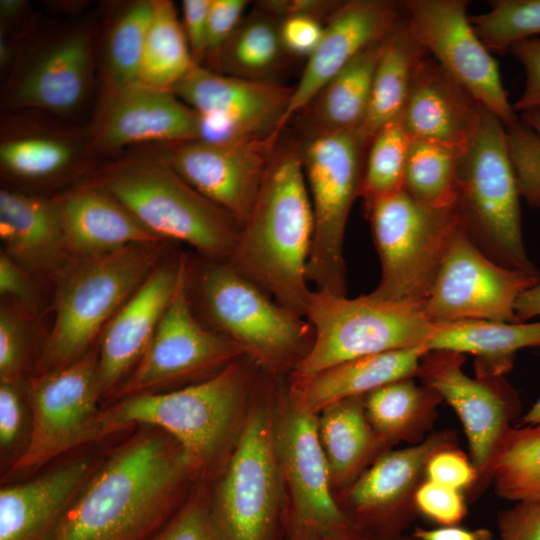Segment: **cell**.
Wrapping results in <instances>:
<instances>
[{"label": "cell", "mask_w": 540, "mask_h": 540, "mask_svg": "<svg viewBox=\"0 0 540 540\" xmlns=\"http://www.w3.org/2000/svg\"><path fill=\"white\" fill-rule=\"evenodd\" d=\"M490 9L470 17L485 46L505 52L517 42L540 34V0H495Z\"/></svg>", "instance_id": "60d3db41"}, {"label": "cell", "mask_w": 540, "mask_h": 540, "mask_svg": "<svg viewBox=\"0 0 540 540\" xmlns=\"http://www.w3.org/2000/svg\"><path fill=\"white\" fill-rule=\"evenodd\" d=\"M409 145L401 117L386 123L372 136L360 193L365 205L403 190Z\"/></svg>", "instance_id": "f35d334b"}, {"label": "cell", "mask_w": 540, "mask_h": 540, "mask_svg": "<svg viewBox=\"0 0 540 540\" xmlns=\"http://www.w3.org/2000/svg\"><path fill=\"white\" fill-rule=\"evenodd\" d=\"M523 425H539L540 424V399L533 404L530 410L522 417Z\"/></svg>", "instance_id": "91938a15"}, {"label": "cell", "mask_w": 540, "mask_h": 540, "mask_svg": "<svg viewBox=\"0 0 540 540\" xmlns=\"http://www.w3.org/2000/svg\"><path fill=\"white\" fill-rule=\"evenodd\" d=\"M146 540H219L203 489L186 497L169 520Z\"/></svg>", "instance_id": "ee69618b"}, {"label": "cell", "mask_w": 540, "mask_h": 540, "mask_svg": "<svg viewBox=\"0 0 540 540\" xmlns=\"http://www.w3.org/2000/svg\"><path fill=\"white\" fill-rule=\"evenodd\" d=\"M198 115L170 90L137 83L108 93L93 145L111 150L143 142L197 141Z\"/></svg>", "instance_id": "603a6c76"}, {"label": "cell", "mask_w": 540, "mask_h": 540, "mask_svg": "<svg viewBox=\"0 0 540 540\" xmlns=\"http://www.w3.org/2000/svg\"><path fill=\"white\" fill-rule=\"evenodd\" d=\"M540 283V273L505 267L470 238L461 218L422 307L435 324L460 320L520 322V295Z\"/></svg>", "instance_id": "5bb4252c"}, {"label": "cell", "mask_w": 540, "mask_h": 540, "mask_svg": "<svg viewBox=\"0 0 540 540\" xmlns=\"http://www.w3.org/2000/svg\"><path fill=\"white\" fill-rule=\"evenodd\" d=\"M430 351H452L475 356L477 377H499L513 365L516 352L540 346V321L510 323L460 320L435 324L425 344Z\"/></svg>", "instance_id": "f546056e"}, {"label": "cell", "mask_w": 540, "mask_h": 540, "mask_svg": "<svg viewBox=\"0 0 540 540\" xmlns=\"http://www.w3.org/2000/svg\"><path fill=\"white\" fill-rule=\"evenodd\" d=\"M416 512L438 526L459 525L467 514L461 491L424 479L414 494Z\"/></svg>", "instance_id": "7dc6e473"}, {"label": "cell", "mask_w": 540, "mask_h": 540, "mask_svg": "<svg viewBox=\"0 0 540 540\" xmlns=\"http://www.w3.org/2000/svg\"><path fill=\"white\" fill-rule=\"evenodd\" d=\"M305 318L313 329V342L292 378L373 354L425 345L435 328L422 304L381 300L370 294L347 298L323 290H311Z\"/></svg>", "instance_id": "8992f818"}, {"label": "cell", "mask_w": 540, "mask_h": 540, "mask_svg": "<svg viewBox=\"0 0 540 540\" xmlns=\"http://www.w3.org/2000/svg\"><path fill=\"white\" fill-rule=\"evenodd\" d=\"M22 2L15 0H2L0 2L1 15L4 17H12L21 9Z\"/></svg>", "instance_id": "94428289"}, {"label": "cell", "mask_w": 540, "mask_h": 540, "mask_svg": "<svg viewBox=\"0 0 540 540\" xmlns=\"http://www.w3.org/2000/svg\"><path fill=\"white\" fill-rule=\"evenodd\" d=\"M167 241L74 258L55 280L54 321L35 373L81 358L118 310L164 259Z\"/></svg>", "instance_id": "277c9868"}, {"label": "cell", "mask_w": 540, "mask_h": 540, "mask_svg": "<svg viewBox=\"0 0 540 540\" xmlns=\"http://www.w3.org/2000/svg\"><path fill=\"white\" fill-rule=\"evenodd\" d=\"M189 281L188 259L151 343L130 375L111 394L110 403L180 382L205 380L247 356L239 344L196 318Z\"/></svg>", "instance_id": "4fadbf2b"}, {"label": "cell", "mask_w": 540, "mask_h": 540, "mask_svg": "<svg viewBox=\"0 0 540 540\" xmlns=\"http://www.w3.org/2000/svg\"><path fill=\"white\" fill-rule=\"evenodd\" d=\"M30 317L18 306L2 303L0 310V381L21 383L28 358Z\"/></svg>", "instance_id": "f6af8a7d"}, {"label": "cell", "mask_w": 540, "mask_h": 540, "mask_svg": "<svg viewBox=\"0 0 540 540\" xmlns=\"http://www.w3.org/2000/svg\"><path fill=\"white\" fill-rule=\"evenodd\" d=\"M401 18L398 5L384 0H353L340 4L325 26L322 39L308 57L280 125L308 107L320 91L356 56L382 42Z\"/></svg>", "instance_id": "7402d4cb"}, {"label": "cell", "mask_w": 540, "mask_h": 540, "mask_svg": "<svg viewBox=\"0 0 540 540\" xmlns=\"http://www.w3.org/2000/svg\"><path fill=\"white\" fill-rule=\"evenodd\" d=\"M458 211L472 241L493 261L539 273L523 242L520 191L508 158L502 122L483 109L459 161Z\"/></svg>", "instance_id": "ba28073f"}, {"label": "cell", "mask_w": 540, "mask_h": 540, "mask_svg": "<svg viewBox=\"0 0 540 540\" xmlns=\"http://www.w3.org/2000/svg\"><path fill=\"white\" fill-rule=\"evenodd\" d=\"M30 411V435L11 475L32 474L60 455L104 436L98 345L76 361L35 373L24 387Z\"/></svg>", "instance_id": "7c38bea8"}, {"label": "cell", "mask_w": 540, "mask_h": 540, "mask_svg": "<svg viewBox=\"0 0 540 540\" xmlns=\"http://www.w3.org/2000/svg\"><path fill=\"white\" fill-rule=\"evenodd\" d=\"M4 252L31 274L54 281L70 264L60 201L15 191L0 192Z\"/></svg>", "instance_id": "484cf974"}, {"label": "cell", "mask_w": 540, "mask_h": 540, "mask_svg": "<svg viewBox=\"0 0 540 540\" xmlns=\"http://www.w3.org/2000/svg\"><path fill=\"white\" fill-rule=\"evenodd\" d=\"M396 540H417V539L414 538L412 535H402L399 538H397Z\"/></svg>", "instance_id": "be15d7a7"}, {"label": "cell", "mask_w": 540, "mask_h": 540, "mask_svg": "<svg viewBox=\"0 0 540 540\" xmlns=\"http://www.w3.org/2000/svg\"><path fill=\"white\" fill-rule=\"evenodd\" d=\"M59 201L67 247L74 258L101 255L133 244L164 241L96 186L80 189Z\"/></svg>", "instance_id": "83f0119b"}, {"label": "cell", "mask_w": 540, "mask_h": 540, "mask_svg": "<svg viewBox=\"0 0 540 540\" xmlns=\"http://www.w3.org/2000/svg\"><path fill=\"white\" fill-rule=\"evenodd\" d=\"M484 107L432 57L418 66L401 114L410 139L434 142L462 156Z\"/></svg>", "instance_id": "cb8c5ba5"}, {"label": "cell", "mask_w": 540, "mask_h": 540, "mask_svg": "<svg viewBox=\"0 0 540 540\" xmlns=\"http://www.w3.org/2000/svg\"><path fill=\"white\" fill-rule=\"evenodd\" d=\"M100 461L81 455L0 491V540H53L76 495Z\"/></svg>", "instance_id": "d4e9b609"}, {"label": "cell", "mask_w": 540, "mask_h": 540, "mask_svg": "<svg viewBox=\"0 0 540 540\" xmlns=\"http://www.w3.org/2000/svg\"><path fill=\"white\" fill-rule=\"evenodd\" d=\"M508 158L527 204L540 208V133L521 116L503 125Z\"/></svg>", "instance_id": "7bdbcfd3"}, {"label": "cell", "mask_w": 540, "mask_h": 540, "mask_svg": "<svg viewBox=\"0 0 540 540\" xmlns=\"http://www.w3.org/2000/svg\"><path fill=\"white\" fill-rule=\"evenodd\" d=\"M276 140L175 144L164 157L193 189L243 225L274 154Z\"/></svg>", "instance_id": "ffe728a7"}, {"label": "cell", "mask_w": 540, "mask_h": 540, "mask_svg": "<svg viewBox=\"0 0 540 540\" xmlns=\"http://www.w3.org/2000/svg\"><path fill=\"white\" fill-rule=\"evenodd\" d=\"M154 0L129 4L111 25L105 45V78L108 93L139 82Z\"/></svg>", "instance_id": "74e56055"}, {"label": "cell", "mask_w": 540, "mask_h": 540, "mask_svg": "<svg viewBox=\"0 0 540 540\" xmlns=\"http://www.w3.org/2000/svg\"><path fill=\"white\" fill-rule=\"evenodd\" d=\"M314 217L302 154H273L256 199L226 260L277 303L305 317Z\"/></svg>", "instance_id": "7a4b0ae2"}, {"label": "cell", "mask_w": 540, "mask_h": 540, "mask_svg": "<svg viewBox=\"0 0 540 540\" xmlns=\"http://www.w3.org/2000/svg\"><path fill=\"white\" fill-rule=\"evenodd\" d=\"M284 540H382L352 521L336 525L290 526Z\"/></svg>", "instance_id": "11a10c76"}, {"label": "cell", "mask_w": 540, "mask_h": 540, "mask_svg": "<svg viewBox=\"0 0 540 540\" xmlns=\"http://www.w3.org/2000/svg\"><path fill=\"white\" fill-rule=\"evenodd\" d=\"M463 362L464 354L430 351L423 357L416 376L458 415L467 437L470 461L480 476L488 473L494 454L510 429L509 421L518 410L519 400L499 377L467 376L462 370Z\"/></svg>", "instance_id": "ac0fdd59"}, {"label": "cell", "mask_w": 540, "mask_h": 540, "mask_svg": "<svg viewBox=\"0 0 540 540\" xmlns=\"http://www.w3.org/2000/svg\"><path fill=\"white\" fill-rule=\"evenodd\" d=\"M28 401L21 383L0 381V451L6 460L29 439ZM25 450V449H24ZM23 453V452H22Z\"/></svg>", "instance_id": "bcb514c9"}, {"label": "cell", "mask_w": 540, "mask_h": 540, "mask_svg": "<svg viewBox=\"0 0 540 540\" xmlns=\"http://www.w3.org/2000/svg\"><path fill=\"white\" fill-rule=\"evenodd\" d=\"M521 117L540 133V108L523 112Z\"/></svg>", "instance_id": "6125c7cd"}, {"label": "cell", "mask_w": 540, "mask_h": 540, "mask_svg": "<svg viewBox=\"0 0 540 540\" xmlns=\"http://www.w3.org/2000/svg\"><path fill=\"white\" fill-rule=\"evenodd\" d=\"M479 473L454 445L435 451L426 464L425 479L459 491L472 486Z\"/></svg>", "instance_id": "c3c4849f"}, {"label": "cell", "mask_w": 540, "mask_h": 540, "mask_svg": "<svg viewBox=\"0 0 540 540\" xmlns=\"http://www.w3.org/2000/svg\"><path fill=\"white\" fill-rule=\"evenodd\" d=\"M525 71V86L513 105L516 112L540 108V38L533 37L515 43L510 49Z\"/></svg>", "instance_id": "f907efd6"}, {"label": "cell", "mask_w": 540, "mask_h": 540, "mask_svg": "<svg viewBox=\"0 0 540 540\" xmlns=\"http://www.w3.org/2000/svg\"><path fill=\"white\" fill-rule=\"evenodd\" d=\"M429 54L409 18H400L385 38L377 62L366 119L370 141L386 123L401 117L415 72Z\"/></svg>", "instance_id": "4dcf8cb0"}, {"label": "cell", "mask_w": 540, "mask_h": 540, "mask_svg": "<svg viewBox=\"0 0 540 540\" xmlns=\"http://www.w3.org/2000/svg\"><path fill=\"white\" fill-rule=\"evenodd\" d=\"M365 206L381 264L380 281L369 294L381 300L423 304L461 223L458 208L435 210L404 190Z\"/></svg>", "instance_id": "30bf717a"}, {"label": "cell", "mask_w": 540, "mask_h": 540, "mask_svg": "<svg viewBox=\"0 0 540 540\" xmlns=\"http://www.w3.org/2000/svg\"><path fill=\"white\" fill-rule=\"evenodd\" d=\"M454 445L450 432L434 433L415 445L382 453L350 484L347 517L382 540H396L413 521L414 494L437 450Z\"/></svg>", "instance_id": "e0dca14e"}, {"label": "cell", "mask_w": 540, "mask_h": 540, "mask_svg": "<svg viewBox=\"0 0 540 540\" xmlns=\"http://www.w3.org/2000/svg\"><path fill=\"white\" fill-rule=\"evenodd\" d=\"M325 26L307 15L287 16L279 26L283 48L295 55L307 58L319 45Z\"/></svg>", "instance_id": "f5cc1de1"}, {"label": "cell", "mask_w": 540, "mask_h": 540, "mask_svg": "<svg viewBox=\"0 0 540 540\" xmlns=\"http://www.w3.org/2000/svg\"><path fill=\"white\" fill-rule=\"evenodd\" d=\"M73 150L66 142L46 136L5 140L0 146L2 166L18 177L43 179L63 171L72 161Z\"/></svg>", "instance_id": "b9f144b4"}, {"label": "cell", "mask_w": 540, "mask_h": 540, "mask_svg": "<svg viewBox=\"0 0 540 540\" xmlns=\"http://www.w3.org/2000/svg\"><path fill=\"white\" fill-rule=\"evenodd\" d=\"M417 540H492L493 534L487 528L469 529L459 525L438 526L425 529L416 527L411 534Z\"/></svg>", "instance_id": "6f0895ef"}, {"label": "cell", "mask_w": 540, "mask_h": 540, "mask_svg": "<svg viewBox=\"0 0 540 540\" xmlns=\"http://www.w3.org/2000/svg\"><path fill=\"white\" fill-rule=\"evenodd\" d=\"M0 293L15 301L30 318L37 316L38 299L31 273L4 251L0 254Z\"/></svg>", "instance_id": "681fc988"}, {"label": "cell", "mask_w": 540, "mask_h": 540, "mask_svg": "<svg viewBox=\"0 0 540 540\" xmlns=\"http://www.w3.org/2000/svg\"><path fill=\"white\" fill-rule=\"evenodd\" d=\"M187 261L184 254L163 259L103 330L98 344L102 398L108 400L143 357Z\"/></svg>", "instance_id": "44dd1931"}, {"label": "cell", "mask_w": 540, "mask_h": 540, "mask_svg": "<svg viewBox=\"0 0 540 540\" xmlns=\"http://www.w3.org/2000/svg\"><path fill=\"white\" fill-rule=\"evenodd\" d=\"M292 90L195 65L172 89L198 115L197 141L277 140Z\"/></svg>", "instance_id": "9a60e30c"}, {"label": "cell", "mask_w": 540, "mask_h": 540, "mask_svg": "<svg viewBox=\"0 0 540 540\" xmlns=\"http://www.w3.org/2000/svg\"><path fill=\"white\" fill-rule=\"evenodd\" d=\"M464 0H408L403 6L428 54L503 125L519 115L496 60L477 35Z\"/></svg>", "instance_id": "2e32d148"}, {"label": "cell", "mask_w": 540, "mask_h": 540, "mask_svg": "<svg viewBox=\"0 0 540 540\" xmlns=\"http://www.w3.org/2000/svg\"><path fill=\"white\" fill-rule=\"evenodd\" d=\"M161 240L186 243L208 260L226 261L240 227L193 189L165 158H134L99 173L93 183Z\"/></svg>", "instance_id": "5b68a950"}, {"label": "cell", "mask_w": 540, "mask_h": 540, "mask_svg": "<svg viewBox=\"0 0 540 540\" xmlns=\"http://www.w3.org/2000/svg\"><path fill=\"white\" fill-rule=\"evenodd\" d=\"M141 427L99 462L53 540H146L179 508L194 478L183 451L164 431Z\"/></svg>", "instance_id": "6da1fadb"}, {"label": "cell", "mask_w": 540, "mask_h": 540, "mask_svg": "<svg viewBox=\"0 0 540 540\" xmlns=\"http://www.w3.org/2000/svg\"><path fill=\"white\" fill-rule=\"evenodd\" d=\"M460 157L440 144L410 139L403 190L435 210L458 208Z\"/></svg>", "instance_id": "d590c367"}, {"label": "cell", "mask_w": 540, "mask_h": 540, "mask_svg": "<svg viewBox=\"0 0 540 540\" xmlns=\"http://www.w3.org/2000/svg\"><path fill=\"white\" fill-rule=\"evenodd\" d=\"M499 540H540V503H516L497 515Z\"/></svg>", "instance_id": "db71d44e"}, {"label": "cell", "mask_w": 540, "mask_h": 540, "mask_svg": "<svg viewBox=\"0 0 540 540\" xmlns=\"http://www.w3.org/2000/svg\"><path fill=\"white\" fill-rule=\"evenodd\" d=\"M265 402L247 412L224 472L210 497L219 540H284L274 420Z\"/></svg>", "instance_id": "8fae6325"}, {"label": "cell", "mask_w": 540, "mask_h": 540, "mask_svg": "<svg viewBox=\"0 0 540 540\" xmlns=\"http://www.w3.org/2000/svg\"><path fill=\"white\" fill-rule=\"evenodd\" d=\"M488 473L498 496L516 503H540V424L510 428Z\"/></svg>", "instance_id": "8d00e7d4"}, {"label": "cell", "mask_w": 540, "mask_h": 540, "mask_svg": "<svg viewBox=\"0 0 540 540\" xmlns=\"http://www.w3.org/2000/svg\"><path fill=\"white\" fill-rule=\"evenodd\" d=\"M274 445L280 477L289 494L285 528L351 521L331 491L317 414L298 407L288 395L274 422Z\"/></svg>", "instance_id": "d6986e66"}, {"label": "cell", "mask_w": 540, "mask_h": 540, "mask_svg": "<svg viewBox=\"0 0 540 540\" xmlns=\"http://www.w3.org/2000/svg\"><path fill=\"white\" fill-rule=\"evenodd\" d=\"M368 144L360 129L323 132L301 152L314 217L306 277L315 290L346 295L345 229L361 193Z\"/></svg>", "instance_id": "9c48e42d"}, {"label": "cell", "mask_w": 540, "mask_h": 540, "mask_svg": "<svg viewBox=\"0 0 540 540\" xmlns=\"http://www.w3.org/2000/svg\"><path fill=\"white\" fill-rule=\"evenodd\" d=\"M515 313L520 322L540 316V283L520 295L515 305Z\"/></svg>", "instance_id": "680465c9"}, {"label": "cell", "mask_w": 540, "mask_h": 540, "mask_svg": "<svg viewBox=\"0 0 540 540\" xmlns=\"http://www.w3.org/2000/svg\"><path fill=\"white\" fill-rule=\"evenodd\" d=\"M440 395L412 378L381 386L364 397L368 421L383 445L415 439L435 417Z\"/></svg>", "instance_id": "836d02e7"}, {"label": "cell", "mask_w": 540, "mask_h": 540, "mask_svg": "<svg viewBox=\"0 0 540 540\" xmlns=\"http://www.w3.org/2000/svg\"><path fill=\"white\" fill-rule=\"evenodd\" d=\"M197 65L174 4L154 0V10L143 50L139 82L170 90Z\"/></svg>", "instance_id": "e575fe53"}, {"label": "cell", "mask_w": 540, "mask_h": 540, "mask_svg": "<svg viewBox=\"0 0 540 540\" xmlns=\"http://www.w3.org/2000/svg\"><path fill=\"white\" fill-rule=\"evenodd\" d=\"M90 52L89 38L82 32L71 33L54 43L16 84L14 105L56 113L73 111L87 92Z\"/></svg>", "instance_id": "f1b7e54d"}, {"label": "cell", "mask_w": 540, "mask_h": 540, "mask_svg": "<svg viewBox=\"0 0 540 540\" xmlns=\"http://www.w3.org/2000/svg\"><path fill=\"white\" fill-rule=\"evenodd\" d=\"M427 353L426 346L419 345L350 360L308 377L292 378L288 395L298 407L318 414L333 402L413 378Z\"/></svg>", "instance_id": "4316f807"}, {"label": "cell", "mask_w": 540, "mask_h": 540, "mask_svg": "<svg viewBox=\"0 0 540 540\" xmlns=\"http://www.w3.org/2000/svg\"><path fill=\"white\" fill-rule=\"evenodd\" d=\"M383 41L356 56L312 101L311 117L317 133L352 131L362 127Z\"/></svg>", "instance_id": "d6a6232c"}, {"label": "cell", "mask_w": 540, "mask_h": 540, "mask_svg": "<svg viewBox=\"0 0 540 540\" xmlns=\"http://www.w3.org/2000/svg\"><path fill=\"white\" fill-rule=\"evenodd\" d=\"M364 397L333 402L317 414L332 485L351 484L384 446L368 421Z\"/></svg>", "instance_id": "1f68e13d"}, {"label": "cell", "mask_w": 540, "mask_h": 540, "mask_svg": "<svg viewBox=\"0 0 540 540\" xmlns=\"http://www.w3.org/2000/svg\"><path fill=\"white\" fill-rule=\"evenodd\" d=\"M211 0H184L183 29L195 62L207 52L208 11Z\"/></svg>", "instance_id": "9f6ffc18"}, {"label": "cell", "mask_w": 540, "mask_h": 540, "mask_svg": "<svg viewBox=\"0 0 540 540\" xmlns=\"http://www.w3.org/2000/svg\"><path fill=\"white\" fill-rule=\"evenodd\" d=\"M244 0H211L208 11L207 52L221 51L239 27Z\"/></svg>", "instance_id": "816d5d0a"}, {"label": "cell", "mask_w": 540, "mask_h": 540, "mask_svg": "<svg viewBox=\"0 0 540 540\" xmlns=\"http://www.w3.org/2000/svg\"><path fill=\"white\" fill-rule=\"evenodd\" d=\"M202 309L212 329L239 344L254 363L272 375L304 358L313 329L227 261L208 260L198 275Z\"/></svg>", "instance_id": "52a82bcc"}, {"label": "cell", "mask_w": 540, "mask_h": 540, "mask_svg": "<svg viewBox=\"0 0 540 540\" xmlns=\"http://www.w3.org/2000/svg\"><path fill=\"white\" fill-rule=\"evenodd\" d=\"M244 356L217 374L169 392L127 396L102 408L105 437L134 425L151 426L181 447L194 478L212 465L229 439L253 389L252 366Z\"/></svg>", "instance_id": "3957f363"}, {"label": "cell", "mask_w": 540, "mask_h": 540, "mask_svg": "<svg viewBox=\"0 0 540 540\" xmlns=\"http://www.w3.org/2000/svg\"><path fill=\"white\" fill-rule=\"evenodd\" d=\"M223 49L235 76L259 79L277 65L284 48L279 27L269 18L254 17L237 28Z\"/></svg>", "instance_id": "ab89813d"}]
</instances>
